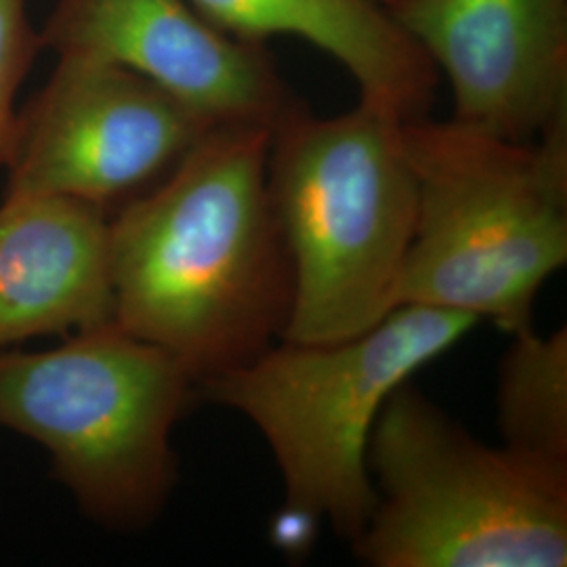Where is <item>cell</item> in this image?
<instances>
[{"label": "cell", "instance_id": "obj_1", "mask_svg": "<svg viewBox=\"0 0 567 567\" xmlns=\"http://www.w3.org/2000/svg\"><path fill=\"white\" fill-rule=\"evenodd\" d=\"M269 126H213L110 221L114 322L168 351L196 386L282 339L292 267L276 219Z\"/></svg>", "mask_w": 567, "mask_h": 567}, {"label": "cell", "instance_id": "obj_2", "mask_svg": "<svg viewBox=\"0 0 567 567\" xmlns=\"http://www.w3.org/2000/svg\"><path fill=\"white\" fill-rule=\"evenodd\" d=\"M416 224L398 305L532 326V307L567 264V122L508 142L461 122H404Z\"/></svg>", "mask_w": 567, "mask_h": 567}, {"label": "cell", "instance_id": "obj_3", "mask_svg": "<svg viewBox=\"0 0 567 567\" xmlns=\"http://www.w3.org/2000/svg\"><path fill=\"white\" fill-rule=\"evenodd\" d=\"M267 187L292 267L282 339L343 341L400 307L416 224L404 121L362 102L330 118L301 105L271 131Z\"/></svg>", "mask_w": 567, "mask_h": 567}, {"label": "cell", "instance_id": "obj_4", "mask_svg": "<svg viewBox=\"0 0 567 567\" xmlns=\"http://www.w3.org/2000/svg\"><path fill=\"white\" fill-rule=\"evenodd\" d=\"M377 505L351 543L372 567L567 566V465L471 437L414 386L368 444Z\"/></svg>", "mask_w": 567, "mask_h": 567}, {"label": "cell", "instance_id": "obj_5", "mask_svg": "<svg viewBox=\"0 0 567 567\" xmlns=\"http://www.w3.org/2000/svg\"><path fill=\"white\" fill-rule=\"evenodd\" d=\"M477 318L400 305L383 322L334 343L280 339L196 391L246 416L282 473L284 511L326 522L353 543L377 505L368 444L389 395L444 355Z\"/></svg>", "mask_w": 567, "mask_h": 567}, {"label": "cell", "instance_id": "obj_6", "mask_svg": "<svg viewBox=\"0 0 567 567\" xmlns=\"http://www.w3.org/2000/svg\"><path fill=\"white\" fill-rule=\"evenodd\" d=\"M196 393L168 351L116 322L44 351H0V426L47 450L82 513L142 529L177 482L173 429Z\"/></svg>", "mask_w": 567, "mask_h": 567}, {"label": "cell", "instance_id": "obj_7", "mask_svg": "<svg viewBox=\"0 0 567 567\" xmlns=\"http://www.w3.org/2000/svg\"><path fill=\"white\" fill-rule=\"evenodd\" d=\"M213 128L158 84L121 65L60 58L18 112L7 194L63 196L105 208L182 161Z\"/></svg>", "mask_w": 567, "mask_h": 567}, {"label": "cell", "instance_id": "obj_8", "mask_svg": "<svg viewBox=\"0 0 567 567\" xmlns=\"http://www.w3.org/2000/svg\"><path fill=\"white\" fill-rule=\"evenodd\" d=\"M39 39L58 58L140 74L208 126L276 128L303 105L264 42L225 32L192 0H58Z\"/></svg>", "mask_w": 567, "mask_h": 567}, {"label": "cell", "instance_id": "obj_9", "mask_svg": "<svg viewBox=\"0 0 567 567\" xmlns=\"http://www.w3.org/2000/svg\"><path fill=\"white\" fill-rule=\"evenodd\" d=\"M450 84L452 121L508 142L567 122V0H389Z\"/></svg>", "mask_w": 567, "mask_h": 567}, {"label": "cell", "instance_id": "obj_10", "mask_svg": "<svg viewBox=\"0 0 567 567\" xmlns=\"http://www.w3.org/2000/svg\"><path fill=\"white\" fill-rule=\"evenodd\" d=\"M114 322L105 208L63 196L0 204V351Z\"/></svg>", "mask_w": 567, "mask_h": 567}, {"label": "cell", "instance_id": "obj_11", "mask_svg": "<svg viewBox=\"0 0 567 567\" xmlns=\"http://www.w3.org/2000/svg\"><path fill=\"white\" fill-rule=\"evenodd\" d=\"M244 41L295 37L330 55L353 79L360 102L400 121L426 116L440 76L391 18L383 0H192Z\"/></svg>", "mask_w": 567, "mask_h": 567}, {"label": "cell", "instance_id": "obj_12", "mask_svg": "<svg viewBox=\"0 0 567 567\" xmlns=\"http://www.w3.org/2000/svg\"><path fill=\"white\" fill-rule=\"evenodd\" d=\"M513 337L498 383L503 446L567 465V328L540 337L529 326Z\"/></svg>", "mask_w": 567, "mask_h": 567}, {"label": "cell", "instance_id": "obj_13", "mask_svg": "<svg viewBox=\"0 0 567 567\" xmlns=\"http://www.w3.org/2000/svg\"><path fill=\"white\" fill-rule=\"evenodd\" d=\"M41 49L39 32L28 21L25 0H0V166L18 118V91Z\"/></svg>", "mask_w": 567, "mask_h": 567}, {"label": "cell", "instance_id": "obj_14", "mask_svg": "<svg viewBox=\"0 0 567 567\" xmlns=\"http://www.w3.org/2000/svg\"><path fill=\"white\" fill-rule=\"evenodd\" d=\"M383 2H389V0H383Z\"/></svg>", "mask_w": 567, "mask_h": 567}]
</instances>
